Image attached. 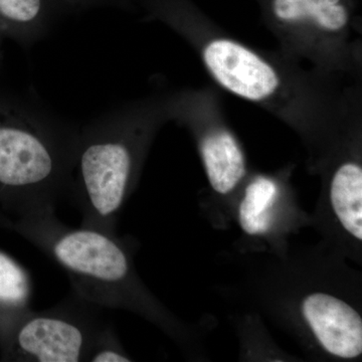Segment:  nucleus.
I'll return each mask as SVG.
<instances>
[{"mask_svg": "<svg viewBox=\"0 0 362 362\" xmlns=\"http://www.w3.org/2000/svg\"><path fill=\"white\" fill-rule=\"evenodd\" d=\"M1 221H2V216H1V213H0V225H1Z\"/></svg>", "mask_w": 362, "mask_h": 362, "instance_id": "nucleus-14", "label": "nucleus"}, {"mask_svg": "<svg viewBox=\"0 0 362 362\" xmlns=\"http://www.w3.org/2000/svg\"><path fill=\"white\" fill-rule=\"evenodd\" d=\"M2 228L21 235L61 267L78 296L102 308L133 312L173 338L185 337L182 325L137 275V245L130 238L88 226L70 228L58 220L54 209L25 214Z\"/></svg>", "mask_w": 362, "mask_h": 362, "instance_id": "nucleus-2", "label": "nucleus"}, {"mask_svg": "<svg viewBox=\"0 0 362 362\" xmlns=\"http://www.w3.org/2000/svg\"><path fill=\"white\" fill-rule=\"evenodd\" d=\"M182 2L192 42L221 89L277 117L311 145L334 147L358 124L356 86L305 68L280 51L255 49Z\"/></svg>", "mask_w": 362, "mask_h": 362, "instance_id": "nucleus-1", "label": "nucleus"}, {"mask_svg": "<svg viewBox=\"0 0 362 362\" xmlns=\"http://www.w3.org/2000/svg\"><path fill=\"white\" fill-rule=\"evenodd\" d=\"M238 206V223L249 237L267 238L275 232L286 185L278 176L255 175L247 177Z\"/></svg>", "mask_w": 362, "mask_h": 362, "instance_id": "nucleus-10", "label": "nucleus"}, {"mask_svg": "<svg viewBox=\"0 0 362 362\" xmlns=\"http://www.w3.org/2000/svg\"><path fill=\"white\" fill-rule=\"evenodd\" d=\"M32 296L33 281L28 271L0 250V344L32 310Z\"/></svg>", "mask_w": 362, "mask_h": 362, "instance_id": "nucleus-11", "label": "nucleus"}, {"mask_svg": "<svg viewBox=\"0 0 362 362\" xmlns=\"http://www.w3.org/2000/svg\"><path fill=\"white\" fill-rule=\"evenodd\" d=\"M40 9V0H0V13L20 23L33 21Z\"/></svg>", "mask_w": 362, "mask_h": 362, "instance_id": "nucleus-13", "label": "nucleus"}, {"mask_svg": "<svg viewBox=\"0 0 362 362\" xmlns=\"http://www.w3.org/2000/svg\"><path fill=\"white\" fill-rule=\"evenodd\" d=\"M102 307L76 293L51 309L30 310L0 344V358L16 362H82L108 325Z\"/></svg>", "mask_w": 362, "mask_h": 362, "instance_id": "nucleus-4", "label": "nucleus"}, {"mask_svg": "<svg viewBox=\"0 0 362 362\" xmlns=\"http://www.w3.org/2000/svg\"><path fill=\"white\" fill-rule=\"evenodd\" d=\"M190 99L188 121L209 187L214 194L228 197L247 180L246 153L213 90H199Z\"/></svg>", "mask_w": 362, "mask_h": 362, "instance_id": "nucleus-7", "label": "nucleus"}, {"mask_svg": "<svg viewBox=\"0 0 362 362\" xmlns=\"http://www.w3.org/2000/svg\"><path fill=\"white\" fill-rule=\"evenodd\" d=\"M280 52L331 78L357 81L359 0H257Z\"/></svg>", "mask_w": 362, "mask_h": 362, "instance_id": "nucleus-3", "label": "nucleus"}, {"mask_svg": "<svg viewBox=\"0 0 362 362\" xmlns=\"http://www.w3.org/2000/svg\"><path fill=\"white\" fill-rule=\"evenodd\" d=\"M89 362H129L132 357L126 352L117 335L115 327L109 323L103 332L98 337L90 350Z\"/></svg>", "mask_w": 362, "mask_h": 362, "instance_id": "nucleus-12", "label": "nucleus"}, {"mask_svg": "<svg viewBox=\"0 0 362 362\" xmlns=\"http://www.w3.org/2000/svg\"><path fill=\"white\" fill-rule=\"evenodd\" d=\"M122 139L97 140L80 156L81 187L77 206L81 226L116 233L119 214L133 188L138 152Z\"/></svg>", "mask_w": 362, "mask_h": 362, "instance_id": "nucleus-6", "label": "nucleus"}, {"mask_svg": "<svg viewBox=\"0 0 362 362\" xmlns=\"http://www.w3.org/2000/svg\"><path fill=\"white\" fill-rule=\"evenodd\" d=\"M58 173L56 156L44 139L18 128L0 127V226L56 209Z\"/></svg>", "mask_w": 362, "mask_h": 362, "instance_id": "nucleus-5", "label": "nucleus"}, {"mask_svg": "<svg viewBox=\"0 0 362 362\" xmlns=\"http://www.w3.org/2000/svg\"><path fill=\"white\" fill-rule=\"evenodd\" d=\"M331 211L345 235L357 244L362 240V165L357 150L343 152L327 176Z\"/></svg>", "mask_w": 362, "mask_h": 362, "instance_id": "nucleus-9", "label": "nucleus"}, {"mask_svg": "<svg viewBox=\"0 0 362 362\" xmlns=\"http://www.w3.org/2000/svg\"><path fill=\"white\" fill-rule=\"evenodd\" d=\"M299 316L319 349L340 359L362 354V318L349 302L329 292L312 291L300 299Z\"/></svg>", "mask_w": 362, "mask_h": 362, "instance_id": "nucleus-8", "label": "nucleus"}]
</instances>
